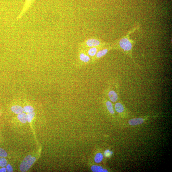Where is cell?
Returning <instances> with one entry per match:
<instances>
[{"label": "cell", "instance_id": "277c9868", "mask_svg": "<svg viewBox=\"0 0 172 172\" xmlns=\"http://www.w3.org/2000/svg\"><path fill=\"white\" fill-rule=\"evenodd\" d=\"M78 59L79 62L84 63H88L92 61L91 58L87 54L85 50L80 47L78 50Z\"/></svg>", "mask_w": 172, "mask_h": 172}, {"label": "cell", "instance_id": "7c38bea8", "mask_svg": "<svg viewBox=\"0 0 172 172\" xmlns=\"http://www.w3.org/2000/svg\"><path fill=\"white\" fill-rule=\"evenodd\" d=\"M106 106L107 110L109 111V113L112 114H114L115 112L112 102L110 101L107 100L106 101Z\"/></svg>", "mask_w": 172, "mask_h": 172}, {"label": "cell", "instance_id": "2e32d148", "mask_svg": "<svg viewBox=\"0 0 172 172\" xmlns=\"http://www.w3.org/2000/svg\"><path fill=\"white\" fill-rule=\"evenodd\" d=\"M103 159V155L101 153H98L96 155L95 157V162L97 163H99L102 161Z\"/></svg>", "mask_w": 172, "mask_h": 172}, {"label": "cell", "instance_id": "ffe728a7", "mask_svg": "<svg viewBox=\"0 0 172 172\" xmlns=\"http://www.w3.org/2000/svg\"><path fill=\"white\" fill-rule=\"evenodd\" d=\"M6 170L9 172H13V169L12 167L10 164H8L6 166Z\"/></svg>", "mask_w": 172, "mask_h": 172}, {"label": "cell", "instance_id": "4fadbf2b", "mask_svg": "<svg viewBox=\"0 0 172 172\" xmlns=\"http://www.w3.org/2000/svg\"><path fill=\"white\" fill-rule=\"evenodd\" d=\"M91 169L93 172H108L107 170L104 169L102 167L98 165H93L91 167Z\"/></svg>", "mask_w": 172, "mask_h": 172}, {"label": "cell", "instance_id": "52a82bcc", "mask_svg": "<svg viewBox=\"0 0 172 172\" xmlns=\"http://www.w3.org/2000/svg\"><path fill=\"white\" fill-rule=\"evenodd\" d=\"M107 46L91 47H89V48H85V49L83 48V49L85 50V51L86 52V53L91 57L92 60L93 58L96 56V54H97L98 51L100 50V49H102V48H104V47Z\"/></svg>", "mask_w": 172, "mask_h": 172}, {"label": "cell", "instance_id": "30bf717a", "mask_svg": "<svg viewBox=\"0 0 172 172\" xmlns=\"http://www.w3.org/2000/svg\"><path fill=\"white\" fill-rule=\"evenodd\" d=\"M144 122V119L142 118H137L130 120L128 122L129 124L131 126H136L142 124Z\"/></svg>", "mask_w": 172, "mask_h": 172}, {"label": "cell", "instance_id": "9a60e30c", "mask_svg": "<svg viewBox=\"0 0 172 172\" xmlns=\"http://www.w3.org/2000/svg\"><path fill=\"white\" fill-rule=\"evenodd\" d=\"M23 112L26 113L34 112V109L33 107L30 105H25L23 107Z\"/></svg>", "mask_w": 172, "mask_h": 172}, {"label": "cell", "instance_id": "3957f363", "mask_svg": "<svg viewBox=\"0 0 172 172\" xmlns=\"http://www.w3.org/2000/svg\"><path fill=\"white\" fill-rule=\"evenodd\" d=\"M36 160L35 157L29 155L26 157L20 164V169L21 172H26L30 169Z\"/></svg>", "mask_w": 172, "mask_h": 172}, {"label": "cell", "instance_id": "ba28073f", "mask_svg": "<svg viewBox=\"0 0 172 172\" xmlns=\"http://www.w3.org/2000/svg\"><path fill=\"white\" fill-rule=\"evenodd\" d=\"M35 0H25L24 4L22 10L20 12L19 16L17 17V19H20L22 18L25 14L28 11Z\"/></svg>", "mask_w": 172, "mask_h": 172}, {"label": "cell", "instance_id": "5b68a950", "mask_svg": "<svg viewBox=\"0 0 172 172\" xmlns=\"http://www.w3.org/2000/svg\"><path fill=\"white\" fill-rule=\"evenodd\" d=\"M112 49H113V47L112 45L109 46V45L105 47L102 49L98 51L96 56L92 60V61L94 62V61L96 62L97 61L99 60L104 56H105L109 51Z\"/></svg>", "mask_w": 172, "mask_h": 172}, {"label": "cell", "instance_id": "44dd1931", "mask_svg": "<svg viewBox=\"0 0 172 172\" xmlns=\"http://www.w3.org/2000/svg\"><path fill=\"white\" fill-rule=\"evenodd\" d=\"M6 168L5 167H3L2 168L0 169V172H6Z\"/></svg>", "mask_w": 172, "mask_h": 172}, {"label": "cell", "instance_id": "7a4b0ae2", "mask_svg": "<svg viewBox=\"0 0 172 172\" xmlns=\"http://www.w3.org/2000/svg\"><path fill=\"white\" fill-rule=\"evenodd\" d=\"M109 45L101 39L96 37H88L79 44V47L85 49L89 47L106 46Z\"/></svg>", "mask_w": 172, "mask_h": 172}, {"label": "cell", "instance_id": "5bb4252c", "mask_svg": "<svg viewBox=\"0 0 172 172\" xmlns=\"http://www.w3.org/2000/svg\"><path fill=\"white\" fill-rule=\"evenodd\" d=\"M17 118L18 120L22 123H26L27 121V115L25 112H23L18 114Z\"/></svg>", "mask_w": 172, "mask_h": 172}, {"label": "cell", "instance_id": "8fae6325", "mask_svg": "<svg viewBox=\"0 0 172 172\" xmlns=\"http://www.w3.org/2000/svg\"><path fill=\"white\" fill-rule=\"evenodd\" d=\"M115 109L116 112L120 114L123 113L125 110L123 105L120 102H118L116 103L115 105Z\"/></svg>", "mask_w": 172, "mask_h": 172}, {"label": "cell", "instance_id": "d6986e66", "mask_svg": "<svg viewBox=\"0 0 172 172\" xmlns=\"http://www.w3.org/2000/svg\"><path fill=\"white\" fill-rule=\"evenodd\" d=\"M7 154L5 150L2 148H0V157H7Z\"/></svg>", "mask_w": 172, "mask_h": 172}, {"label": "cell", "instance_id": "6da1fadb", "mask_svg": "<svg viewBox=\"0 0 172 172\" xmlns=\"http://www.w3.org/2000/svg\"><path fill=\"white\" fill-rule=\"evenodd\" d=\"M139 27V25H137L130 30L126 35L115 42L112 45L113 49L119 51L128 56L134 63L138 66V64L134 60L132 54L133 47L136 44V41L131 39L130 36L131 34L134 33Z\"/></svg>", "mask_w": 172, "mask_h": 172}, {"label": "cell", "instance_id": "9c48e42d", "mask_svg": "<svg viewBox=\"0 0 172 172\" xmlns=\"http://www.w3.org/2000/svg\"><path fill=\"white\" fill-rule=\"evenodd\" d=\"M11 109L12 112L17 115L23 112V108L21 106L19 105H15L12 106Z\"/></svg>", "mask_w": 172, "mask_h": 172}, {"label": "cell", "instance_id": "7402d4cb", "mask_svg": "<svg viewBox=\"0 0 172 172\" xmlns=\"http://www.w3.org/2000/svg\"></svg>", "mask_w": 172, "mask_h": 172}, {"label": "cell", "instance_id": "e0dca14e", "mask_svg": "<svg viewBox=\"0 0 172 172\" xmlns=\"http://www.w3.org/2000/svg\"><path fill=\"white\" fill-rule=\"evenodd\" d=\"M35 112H34L27 113V121L29 123H31L35 116Z\"/></svg>", "mask_w": 172, "mask_h": 172}, {"label": "cell", "instance_id": "8992f818", "mask_svg": "<svg viewBox=\"0 0 172 172\" xmlns=\"http://www.w3.org/2000/svg\"><path fill=\"white\" fill-rule=\"evenodd\" d=\"M107 94L109 99L112 102H115L118 101L119 98V90L118 88L116 90L111 89L110 87L108 88L107 91Z\"/></svg>", "mask_w": 172, "mask_h": 172}, {"label": "cell", "instance_id": "ac0fdd59", "mask_svg": "<svg viewBox=\"0 0 172 172\" xmlns=\"http://www.w3.org/2000/svg\"><path fill=\"white\" fill-rule=\"evenodd\" d=\"M7 164V161L5 158L2 157L0 158V166L4 167L6 166Z\"/></svg>", "mask_w": 172, "mask_h": 172}]
</instances>
